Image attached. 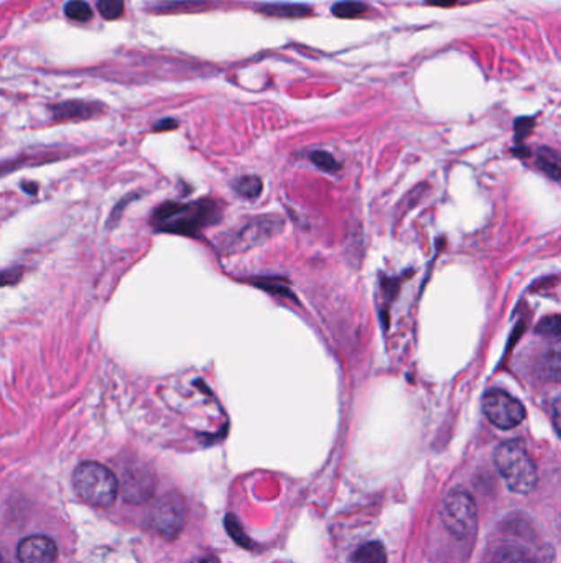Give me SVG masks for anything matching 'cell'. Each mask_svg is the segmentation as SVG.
<instances>
[{
    "label": "cell",
    "mask_w": 561,
    "mask_h": 563,
    "mask_svg": "<svg viewBox=\"0 0 561 563\" xmlns=\"http://www.w3.org/2000/svg\"><path fill=\"white\" fill-rule=\"evenodd\" d=\"M218 208L213 201L193 203H165L156 210L152 223L156 231L193 236L218 218Z\"/></svg>",
    "instance_id": "obj_1"
},
{
    "label": "cell",
    "mask_w": 561,
    "mask_h": 563,
    "mask_svg": "<svg viewBox=\"0 0 561 563\" xmlns=\"http://www.w3.org/2000/svg\"><path fill=\"white\" fill-rule=\"evenodd\" d=\"M494 463L512 493L529 495L539 483L537 467L532 457L517 440L499 445L494 453Z\"/></svg>",
    "instance_id": "obj_2"
},
{
    "label": "cell",
    "mask_w": 561,
    "mask_h": 563,
    "mask_svg": "<svg viewBox=\"0 0 561 563\" xmlns=\"http://www.w3.org/2000/svg\"><path fill=\"white\" fill-rule=\"evenodd\" d=\"M73 486L85 503L96 507H111L119 495L116 475L96 461L81 463L75 469Z\"/></svg>",
    "instance_id": "obj_3"
},
{
    "label": "cell",
    "mask_w": 561,
    "mask_h": 563,
    "mask_svg": "<svg viewBox=\"0 0 561 563\" xmlns=\"http://www.w3.org/2000/svg\"><path fill=\"white\" fill-rule=\"evenodd\" d=\"M441 519L453 537L469 539L477 529V507L473 496L461 489L450 493L443 503Z\"/></svg>",
    "instance_id": "obj_4"
},
{
    "label": "cell",
    "mask_w": 561,
    "mask_h": 563,
    "mask_svg": "<svg viewBox=\"0 0 561 563\" xmlns=\"http://www.w3.org/2000/svg\"><path fill=\"white\" fill-rule=\"evenodd\" d=\"M483 412L494 427L501 430L519 427L525 418L522 404L501 389H493L484 396Z\"/></svg>",
    "instance_id": "obj_5"
},
{
    "label": "cell",
    "mask_w": 561,
    "mask_h": 563,
    "mask_svg": "<svg viewBox=\"0 0 561 563\" xmlns=\"http://www.w3.org/2000/svg\"><path fill=\"white\" fill-rule=\"evenodd\" d=\"M186 523V505L183 497L176 493L165 495L152 509L150 524L158 534L172 541L183 531Z\"/></svg>",
    "instance_id": "obj_6"
},
{
    "label": "cell",
    "mask_w": 561,
    "mask_h": 563,
    "mask_svg": "<svg viewBox=\"0 0 561 563\" xmlns=\"http://www.w3.org/2000/svg\"><path fill=\"white\" fill-rule=\"evenodd\" d=\"M20 563H53L57 560V545L47 535H30L19 544Z\"/></svg>",
    "instance_id": "obj_7"
},
{
    "label": "cell",
    "mask_w": 561,
    "mask_h": 563,
    "mask_svg": "<svg viewBox=\"0 0 561 563\" xmlns=\"http://www.w3.org/2000/svg\"><path fill=\"white\" fill-rule=\"evenodd\" d=\"M99 111L101 106L85 101H68L51 107V114L55 121H85L96 116Z\"/></svg>",
    "instance_id": "obj_8"
},
{
    "label": "cell",
    "mask_w": 561,
    "mask_h": 563,
    "mask_svg": "<svg viewBox=\"0 0 561 563\" xmlns=\"http://www.w3.org/2000/svg\"><path fill=\"white\" fill-rule=\"evenodd\" d=\"M535 165L542 170L545 175L553 180H558L561 176V160L557 150L553 148H540L535 156Z\"/></svg>",
    "instance_id": "obj_9"
},
{
    "label": "cell",
    "mask_w": 561,
    "mask_h": 563,
    "mask_svg": "<svg viewBox=\"0 0 561 563\" xmlns=\"http://www.w3.org/2000/svg\"><path fill=\"white\" fill-rule=\"evenodd\" d=\"M354 563H387V554H386V549L384 545L378 544V542H369V544L362 545L359 549L354 559Z\"/></svg>",
    "instance_id": "obj_10"
},
{
    "label": "cell",
    "mask_w": 561,
    "mask_h": 563,
    "mask_svg": "<svg viewBox=\"0 0 561 563\" xmlns=\"http://www.w3.org/2000/svg\"><path fill=\"white\" fill-rule=\"evenodd\" d=\"M560 346L558 343L548 348V351L545 353V356L542 358V374L545 378L550 379L553 382H558L560 380Z\"/></svg>",
    "instance_id": "obj_11"
},
{
    "label": "cell",
    "mask_w": 561,
    "mask_h": 563,
    "mask_svg": "<svg viewBox=\"0 0 561 563\" xmlns=\"http://www.w3.org/2000/svg\"><path fill=\"white\" fill-rule=\"evenodd\" d=\"M262 13L267 15H275V17H305L310 15L311 9L307 5H293V4H273V5H265L262 7Z\"/></svg>",
    "instance_id": "obj_12"
},
{
    "label": "cell",
    "mask_w": 561,
    "mask_h": 563,
    "mask_svg": "<svg viewBox=\"0 0 561 563\" xmlns=\"http://www.w3.org/2000/svg\"><path fill=\"white\" fill-rule=\"evenodd\" d=\"M491 563H533V560L522 549L507 545L494 554Z\"/></svg>",
    "instance_id": "obj_13"
},
{
    "label": "cell",
    "mask_w": 561,
    "mask_h": 563,
    "mask_svg": "<svg viewBox=\"0 0 561 563\" xmlns=\"http://www.w3.org/2000/svg\"><path fill=\"white\" fill-rule=\"evenodd\" d=\"M366 10L368 7L358 0H344V2H339L336 5H333V13L341 19H354V17L366 13Z\"/></svg>",
    "instance_id": "obj_14"
},
{
    "label": "cell",
    "mask_w": 561,
    "mask_h": 563,
    "mask_svg": "<svg viewBox=\"0 0 561 563\" xmlns=\"http://www.w3.org/2000/svg\"><path fill=\"white\" fill-rule=\"evenodd\" d=\"M65 13L75 22H89L93 19V9L86 0H69L65 5Z\"/></svg>",
    "instance_id": "obj_15"
},
{
    "label": "cell",
    "mask_w": 561,
    "mask_h": 563,
    "mask_svg": "<svg viewBox=\"0 0 561 563\" xmlns=\"http://www.w3.org/2000/svg\"><path fill=\"white\" fill-rule=\"evenodd\" d=\"M262 182L257 176H242L236 182V192L245 198H255L261 194Z\"/></svg>",
    "instance_id": "obj_16"
},
{
    "label": "cell",
    "mask_w": 561,
    "mask_h": 563,
    "mask_svg": "<svg viewBox=\"0 0 561 563\" xmlns=\"http://www.w3.org/2000/svg\"><path fill=\"white\" fill-rule=\"evenodd\" d=\"M97 10L104 19H119L124 12V0H99Z\"/></svg>",
    "instance_id": "obj_17"
},
{
    "label": "cell",
    "mask_w": 561,
    "mask_h": 563,
    "mask_svg": "<svg viewBox=\"0 0 561 563\" xmlns=\"http://www.w3.org/2000/svg\"><path fill=\"white\" fill-rule=\"evenodd\" d=\"M537 331H539L542 336H550V338L558 340L561 335L560 317H558V315H553V317L545 318V320H542V323L539 325Z\"/></svg>",
    "instance_id": "obj_18"
},
{
    "label": "cell",
    "mask_w": 561,
    "mask_h": 563,
    "mask_svg": "<svg viewBox=\"0 0 561 563\" xmlns=\"http://www.w3.org/2000/svg\"><path fill=\"white\" fill-rule=\"evenodd\" d=\"M311 160L315 162V165L320 166L321 170H325V172H334V170H338L336 160H334L333 156L328 154V152H313V154H311Z\"/></svg>",
    "instance_id": "obj_19"
},
{
    "label": "cell",
    "mask_w": 561,
    "mask_h": 563,
    "mask_svg": "<svg viewBox=\"0 0 561 563\" xmlns=\"http://www.w3.org/2000/svg\"><path fill=\"white\" fill-rule=\"evenodd\" d=\"M23 271L22 267H15V269H7L4 273H0V287H5V285H13L22 279Z\"/></svg>",
    "instance_id": "obj_20"
},
{
    "label": "cell",
    "mask_w": 561,
    "mask_h": 563,
    "mask_svg": "<svg viewBox=\"0 0 561 563\" xmlns=\"http://www.w3.org/2000/svg\"><path fill=\"white\" fill-rule=\"evenodd\" d=\"M553 424H555V430L560 432V398H557L553 404Z\"/></svg>",
    "instance_id": "obj_21"
},
{
    "label": "cell",
    "mask_w": 561,
    "mask_h": 563,
    "mask_svg": "<svg viewBox=\"0 0 561 563\" xmlns=\"http://www.w3.org/2000/svg\"><path fill=\"white\" fill-rule=\"evenodd\" d=\"M176 127V122L172 119H165L162 122H158L156 126V130H165V129H174Z\"/></svg>",
    "instance_id": "obj_22"
},
{
    "label": "cell",
    "mask_w": 561,
    "mask_h": 563,
    "mask_svg": "<svg viewBox=\"0 0 561 563\" xmlns=\"http://www.w3.org/2000/svg\"><path fill=\"white\" fill-rule=\"evenodd\" d=\"M456 2H458V0H428V4L440 5V7H450V5H453Z\"/></svg>",
    "instance_id": "obj_23"
},
{
    "label": "cell",
    "mask_w": 561,
    "mask_h": 563,
    "mask_svg": "<svg viewBox=\"0 0 561 563\" xmlns=\"http://www.w3.org/2000/svg\"><path fill=\"white\" fill-rule=\"evenodd\" d=\"M198 563H219L214 557H208V559H203V560H200Z\"/></svg>",
    "instance_id": "obj_24"
}]
</instances>
